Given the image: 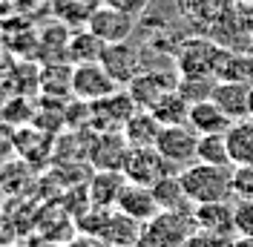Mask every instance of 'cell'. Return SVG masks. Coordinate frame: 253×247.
Wrapping results in <instances>:
<instances>
[{
    "label": "cell",
    "instance_id": "obj_14",
    "mask_svg": "<svg viewBox=\"0 0 253 247\" xmlns=\"http://www.w3.org/2000/svg\"><path fill=\"white\" fill-rule=\"evenodd\" d=\"M213 101L219 104L233 121L251 118V83L248 81H216Z\"/></svg>",
    "mask_w": 253,
    "mask_h": 247
},
{
    "label": "cell",
    "instance_id": "obj_35",
    "mask_svg": "<svg viewBox=\"0 0 253 247\" xmlns=\"http://www.w3.org/2000/svg\"><path fill=\"white\" fill-rule=\"evenodd\" d=\"M0 164H3V158H0Z\"/></svg>",
    "mask_w": 253,
    "mask_h": 247
},
{
    "label": "cell",
    "instance_id": "obj_10",
    "mask_svg": "<svg viewBox=\"0 0 253 247\" xmlns=\"http://www.w3.org/2000/svg\"><path fill=\"white\" fill-rule=\"evenodd\" d=\"M101 63H104V69L115 78V83L124 86V89L144 72L141 69V52L132 46L129 41H124V43H110V46L104 49V55H101Z\"/></svg>",
    "mask_w": 253,
    "mask_h": 247
},
{
    "label": "cell",
    "instance_id": "obj_4",
    "mask_svg": "<svg viewBox=\"0 0 253 247\" xmlns=\"http://www.w3.org/2000/svg\"><path fill=\"white\" fill-rule=\"evenodd\" d=\"M167 172H175V167L170 161H164V155L158 153L156 147H132L124 161V175L129 184L153 187Z\"/></svg>",
    "mask_w": 253,
    "mask_h": 247
},
{
    "label": "cell",
    "instance_id": "obj_19",
    "mask_svg": "<svg viewBox=\"0 0 253 247\" xmlns=\"http://www.w3.org/2000/svg\"><path fill=\"white\" fill-rule=\"evenodd\" d=\"M104 49H107V43L98 35H92L89 29H72L69 46H66V61L72 66H78V63H98L101 55H104Z\"/></svg>",
    "mask_w": 253,
    "mask_h": 247
},
{
    "label": "cell",
    "instance_id": "obj_5",
    "mask_svg": "<svg viewBox=\"0 0 253 247\" xmlns=\"http://www.w3.org/2000/svg\"><path fill=\"white\" fill-rule=\"evenodd\" d=\"M156 150L164 155V161H170L173 167H190L199 155V132L190 124L178 126H164L156 141Z\"/></svg>",
    "mask_w": 253,
    "mask_h": 247
},
{
    "label": "cell",
    "instance_id": "obj_13",
    "mask_svg": "<svg viewBox=\"0 0 253 247\" xmlns=\"http://www.w3.org/2000/svg\"><path fill=\"white\" fill-rule=\"evenodd\" d=\"M129 184L121 170H95L89 184H86V199L92 207H104V210H115L118 199Z\"/></svg>",
    "mask_w": 253,
    "mask_h": 247
},
{
    "label": "cell",
    "instance_id": "obj_34",
    "mask_svg": "<svg viewBox=\"0 0 253 247\" xmlns=\"http://www.w3.org/2000/svg\"><path fill=\"white\" fill-rule=\"evenodd\" d=\"M251 118H253V86H251Z\"/></svg>",
    "mask_w": 253,
    "mask_h": 247
},
{
    "label": "cell",
    "instance_id": "obj_27",
    "mask_svg": "<svg viewBox=\"0 0 253 247\" xmlns=\"http://www.w3.org/2000/svg\"><path fill=\"white\" fill-rule=\"evenodd\" d=\"M233 196L239 201H253V164L233 167Z\"/></svg>",
    "mask_w": 253,
    "mask_h": 247
},
{
    "label": "cell",
    "instance_id": "obj_21",
    "mask_svg": "<svg viewBox=\"0 0 253 247\" xmlns=\"http://www.w3.org/2000/svg\"><path fill=\"white\" fill-rule=\"evenodd\" d=\"M227 144H230L233 167H239V164H253V118L233 121V126L227 129Z\"/></svg>",
    "mask_w": 253,
    "mask_h": 247
},
{
    "label": "cell",
    "instance_id": "obj_24",
    "mask_svg": "<svg viewBox=\"0 0 253 247\" xmlns=\"http://www.w3.org/2000/svg\"><path fill=\"white\" fill-rule=\"evenodd\" d=\"M196 161H202V164H213V167H233L230 144H227V132L199 135V155H196Z\"/></svg>",
    "mask_w": 253,
    "mask_h": 247
},
{
    "label": "cell",
    "instance_id": "obj_22",
    "mask_svg": "<svg viewBox=\"0 0 253 247\" xmlns=\"http://www.w3.org/2000/svg\"><path fill=\"white\" fill-rule=\"evenodd\" d=\"M153 193H156V201L161 210H187V204H190L178 172H167L161 181H156Z\"/></svg>",
    "mask_w": 253,
    "mask_h": 247
},
{
    "label": "cell",
    "instance_id": "obj_8",
    "mask_svg": "<svg viewBox=\"0 0 253 247\" xmlns=\"http://www.w3.org/2000/svg\"><path fill=\"white\" fill-rule=\"evenodd\" d=\"M178 81H181V75H175L170 69H144L141 75L126 86V92L132 95L138 109H153L164 95L178 89Z\"/></svg>",
    "mask_w": 253,
    "mask_h": 247
},
{
    "label": "cell",
    "instance_id": "obj_6",
    "mask_svg": "<svg viewBox=\"0 0 253 247\" xmlns=\"http://www.w3.org/2000/svg\"><path fill=\"white\" fill-rule=\"evenodd\" d=\"M115 89H121L115 83V78L104 69V63H78L72 66V98L78 101H86V104H95L101 98L112 95Z\"/></svg>",
    "mask_w": 253,
    "mask_h": 247
},
{
    "label": "cell",
    "instance_id": "obj_25",
    "mask_svg": "<svg viewBox=\"0 0 253 247\" xmlns=\"http://www.w3.org/2000/svg\"><path fill=\"white\" fill-rule=\"evenodd\" d=\"M35 115H38V109L32 107L23 95H9V101L3 104V109H0V118H6L12 126L35 124Z\"/></svg>",
    "mask_w": 253,
    "mask_h": 247
},
{
    "label": "cell",
    "instance_id": "obj_15",
    "mask_svg": "<svg viewBox=\"0 0 253 247\" xmlns=\"http://www.w3.org/2000/svg\"><path fill=\"white\" fill-rule=\"evenodd\" d=\"M115 210H121V213H126V216L138 218L141 224H150V221L161 213L153 187H141V184H126Z\"/></svg>",
    "mask_w": 253,
    "mask_h": 247
},
{
    "label": "cell",
    "instance_id": "obj_30",
    "mask_svg": "<svg viewBox=\"0 0 253 247\" xmlns=\"http://www.w3.org/2000/svg\"><path fill=\"white\" fill-rule=\"evenodd\" d=\"M15 138H17V126H12L6 118H0V158L15 153Z\"/></svg>",
    "mask_w": 253,
    "mask_h": 247
},
{
    "label": "cell",
    "instance_id": "obj_29",
    "mask_svg": "<svg viewBox=\"0 0 253 247\" xmlns=\"http://www.w3.org/2000/svg\"><path fill=\"white\" fill-rule=\"evenodd\" d=\"M233 239H227V236H216V233H205V230H196L190 236L187 247H230Z\"/></svg>",
    "mask_w": 253,
    "mask_h": 247
},
{
    "label": "cell",
    "instance_id": "obj_11",
    "mask_svg": "<svg viewBox=\"0 0 253 247\" xmlns=\"http://www.w3.org/2000/svg\"><path fill=\"white\" fill-rule=\"evenodd\" d=\"M135 20H138V17L126 15V12H121V9L101 6V9L92 15V20L86 23V29L92 32V35H98V38L110 46V43H124V41L132 38Z\"/></svg>",
    "mask_w": 253,
    "mask_h": 247
},
{
    "label": "cell",
    "instance_id": "obj_31",
    "mask_svg": "<svg viewBox=\"0 0 253 247\" xmlns=\"http://www.w3.org/2000/svg\"><path fill=\"white\" fill-rule=\"evenodd\" d=\"M104 6H112V9H121L132 17H141L150 6V0H104Z\"/></svg>",
    "mask_w": 253,
    "mask_h": 247
},
{
    "label": "cell",
    "instance_id": "obj_18",
    "mask_svg": "<svg viewBox=\"0 0 253 247\" xmlns=\"http://www.w3.org/2000/svg\"><path fill=\"white\" fill-rule=\"evenodd\" d=\"M104 6V0H52L49 15L66 23L69 29H86L92 15Z\"/></svg>",
    "mask_w": 253,
    "mask_h": 247
},
{
    "label": "cell",
    "instance_id": "obj_3",
    "mask_svg": "<svg viewBox=\"0 0 253 247\" xmlns=\"http://www.w3.org/2000/svg\"><path fill=\"white\" fill-rule=\"evenodd\" d=\"M89 112H92V129L95 132H118V129H124L126 121L138 112V104H135L132 95L121 86V89H115L112 95L89 104Z\"/></svg>",
    "mask_w": 253,
    "mask_h": 247
},
{
    "label": "cell",
    "instance_id": "obj_32",
    "mask_svg": "<svg viewBox=\"0 0 253 247\" xmlns=\"http://www.w3.org/2000/svg\"><path fill=\"white\" fill-rule=\"evenodd\" d=\"M230 247H253V236H233Z\"/></svg>",
    "mask_w": 253,
    "mask_h": 247
},
{
    "label": "cell",
    "instance_id": "obj_7",
    "mask_svg": "<svg viewBox=\"0 0 253 247\" xmlns=\"http://www.w3.org/2000/svg\"><path fill=\"white\" fill-rule=\"evenodd\" d=\"M219 55L221 49L213 46L210 41L205 38H190L178 46V75L184 78H196V75H205V78H216V66H219Z\"/></svg>",
    "mask_w": 253,
    "mask_h": 247
},
{
    "label": "cell",
    "instance_id": "obj_2",
    "mask_svg": "<svg viewBox=\"0 0 253 247\" xmlns=\"http://www.w3.org/2000/svg\"><path fill=\"white\" fill-rule=\"evenodd\" d=\"M199 230L193 210H161L144 224V247H187L190 236Z\"/></svg>",
    "mask_w": 253,
    "mask_h": 247
},
{
    "label": "cell",
    "instance_id": "obj_9",
    "mask_svg": "<svg viewBox=\"0 0 253 247\" xmlns=\"http://www.w3.org/2000/svg\"><path fill=\"white\" fill-rule=\"evenodd\" d=\"M129 141L124 132H95L92 129V144L86 150V158L92 164V170H121L124 172V161L129 155Z\"/></svg>",
    "mask_w": 253,
    "mask_h": 247
},
{
    "label": "cell",
    "instance_id": "obj_12",
    "mask_svg": "<svg viewBox=\"0 0 253 247\" xmlns=\"http://www.w3.org/2000/svg\"><path fill=\"white\" fill-rule=\"evenodd\" d=\"M196 227L216 236H236V204L230 201H210V204H193Z\"/></svg>",
    "mask_w": 253,
    "mask_h": 247
},
{
    "label": "cell",
    "instance_id": "obj_23",
    "mask_svg": "<svg viewBox=\"0 0 253 247\" xmlns=\"http://www.w3.org/2000/svg\"><path fill=\"white\" fill-rule=\"evenodd\" d=\"M190 107H193V104H190L178 89H175V92L164 95V98H161L150 112L158 118L161 126H178V124H187L190 121Z\"/></svg>",
    "mask_w": 253,
    "mask_h": 247
},
{
    "label": "cell",
    "instance_id": "obj_36",
    "mask_svg": "<svg viewBox=\"0 0 253 247\" xmlns=\"http://www.w3.org/2000/svg\"><path fill=\"white\" fill-rule=\"evenodd\" d=\"M0 247H3V245H0Z\"/></svg>",
    "mask_w": 253,
    "mask_h": 247
},
{
    "label": "cell",
    "instance_id": "obj_1",
    "mask_svg": "<svg viewBox=\"0 0 253 247\" xmlns=\"http://www.w3.org/2000/svg\"><path fill=\"white\" fill-rule=\"evenodd\" d=\"M190 204H210V201H230L233 196V167H213V164H190L178 172Z\"/></svg>",
    "mask_w": 253,
    "mask_h": 247
},
{
    "label": "cell",
    "instance_id": "obj_16",
    "mask_svg": "<svg viewBox=\"0 0 253 247\" xmlns=\"http://www.w3.org/2000/svg\"><path fill=\"white\" fill-rule=\"evenodd\" d=\"M144 239V224L138 218L126 216L121 210H112L107 218V227L101 233V245H118V247H135Z\"/></svg>",
    "mask_w": 253,
    "mask_h": 247
},
{
    "label": "cell",
    "instance_id": "obj_28",
    "mask_svg": "<svg viewBox=\"0 0 253 247\" xmlns=\"http://www.w3.org/2000/svg\"><path fill=\"white\" fill-rule=\"evenodd\" d=\"M236 236H253V201L236 204Z\"/></svg>",
    "mask_w": 253,
    "mask_h": 247
},
{
    "label": "cell",
    "instance_id": "obj_20",
    "mask_svg": "<svg viewBox=\"0 0 253 247\" xmlns=\"http://www.w3.org/2000/svg\"><path fill=\"white\" fill-rule=\"evenodd\" d=\"M161 129H164V126L158 124V118L150 109H138V112L126 121V126L121 132H124V138L129 141V147H156Z\"/></svg>",
    "mask_w": 253,
    "mask_h": 247
},
{
    "label": "cell",
    "instance_id": "obj_17",
    "mask_svg": "<svg viewBox=\"0 0 253 247\" xmlns=\"http://www.w3.org/2000/svg\"><path fill=\"white\" fill-rule=\"evenodd\" d=\"M190 126L199 135H216V132H227L233 126V118L210 98V101H199L190 107Z\"/></svg>",
    "mask_w": 253,
    "mask_h": 247
},
{
    "label": "cell",
    "instance_id": "obj_26",
    "mask_svg": "<svg viewBox=\"0 0 253 247\" xmlns=\"http://www.w3.org/2000/svg\"><path fill=\"white\" fill-rule=\"evenodd\" d=\"M213 86H216V81H213V78H205V75H196V78L181 75V81H178V92L184 95L190 104L210 101V98H213Z\"/></svg>",
    "mask_w": 253,
    "mask_h": 247
},
{
    "label": "cell",
    "instance_id": "obj_33",
    "mask_svg": "<svg viewBox=\"0 0 253 247\" xmlns=\"http://www.w3.org/2000/svg\"><path fill=\"white\" fill-rule=\"evenodd\" d=\"M9 101V95H3V86H0V109H3V104Z\"/></svg>",
    "mask_w": 253,
    "mask_h": 247
}]
</instances>
